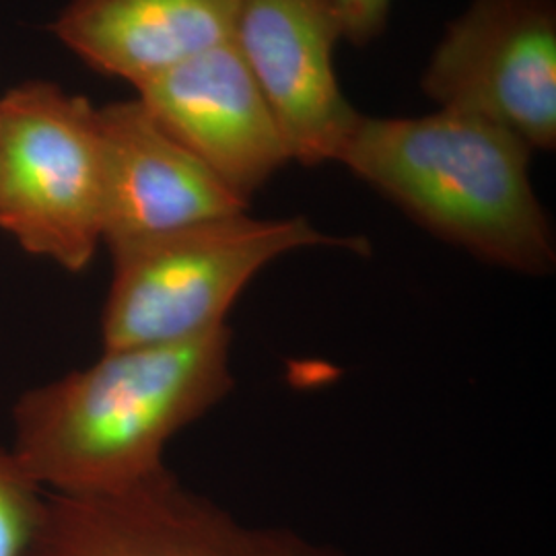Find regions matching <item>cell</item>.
I'll use <instances>...</instances> for the list:
<instances>
[{
    "label": "cell",
    "mask_w": 556,
    "mask_h": 556,
    "mask_svg": "<svg viewBox=\"0 0 556 556\" xmlns=\"http://www.w3.org/2000/svg\"><path fill=\"white\" fill-rule=\"evenodd\" d=\"M233 332L103 349L87 367L25 390L9 450L48 495L130 489L165 470L169 441L233 390Z\"/></svg>",
    "instance_id": "obj_1"
},
{
    "label": "cell",
    "mask_w": 556,
    "mask_h": 556,
    "mask_svg": "<svg viewBox=\"0 0 556 556\" xmlns=\"http://www.w3.org/2000/svg\"><path fill=\"white\" fill-rule=\"evenodd\" d=\"M532 147L486 119L439 110L358 118L338 163L410 219L475 258L528 277L555 268V236L532 178Z\"/></svg>",
    "instance_id": "obj_2"
},
{
    "label": "cell",
    "mask_w": 556,
    "mask_h": 556,
    "mask_svg": "<svg viewBox=\"0 0 556 556\" xmlns=\"http://www.w3.org/2000/svg\"><path fill=\"white\" fill-rule=\"evenodd\" d=\"M105 248L112 278L101 309L103 349L169 344L219 328L256 275L291 252H369L365 239L330 236L305 217L248 213Z\"/></svg>",
    "instance_id": "obj_3"
},
{
    "label": "cell",
    "mask_w": 556,
    "mask_h": 556,
    "mask_svg": "<svg viewBox=\"0 0 556 556\" xmlns=\"http://www.w3.org/2000/svg\"><path fill=\"white\" fill-rule=\"evenodd\" d=\"M0 231L73 275L103 245L98 108L52 80L0 98Z\"/></svg>",
    "instance_id": "obj_4"
},
{
    "label": "cell",
    "mask_w": 556,
    "mask_h": 556,
    "mask_svg": "<svg viewBox=\"0 0 556 556\" xmlns=\"http://www.w3.org/2000/svg\"><path fill=\"white\" fill-rule=\"evenodd\" d=\"M27 556H346L285 526L239 519L169 468L110 495H48Z\"/></svg>",
    "instance_id": "obj_5"
},
{
    "label": "cell",
    "mask_w": 556,
    "mask_h": 556,
    "mask_svg": "<svg viewBox=\"0 0 556 556\" xmlns=\"http://www.w3.org/2000/svg\"><path fill=\"white\" fill-rule=\"evenodd\" d=\"M441 110L556 147L555 0H472L450 23L422 75Z\"/></svg>",
    "instance_id": "obj_6"
},
{
    "label": "cell",
    "mask_w": 556,
    "mask_h": 556,
    "mask_svg": "<svg viewBox=\"0 0 556 556\" xmlns=\"http://www.w3.org/2000/svg\"><path fill=\"white\" fill-rule=\"evenodd\" d=\"M236 46L268 101L291 161L340 160L357 126L334 66L344 23L337 0H239Z\"/></svg>",
    "instance_id": "obj_7"
},
{
    "label": "cell",
    "mask_w": 556,
    "mask_h": 556,
    "mask_svg": "<svg viewBox=\"0 0 556 556\" xmlns=\"http://www.w3.org/2000/svg\"><path fill=\"white\" fill-rule=\"evenodd\" d=\"M137 91L153 118L248 202L291 163L277 118L233 40Z\"/></svg>",
    "instance_id": "obj_8"
},
{
    "label": "cell",
    "mask_w": 556,
    "mask_h": 556,
    "mask_svg": "<svg viewBox=\"0 0 556 556\" xmlns=\"http://www.w3.org/2000/svg\"><path fill=\"white\" fill-rule=\"evenodd\" d=\"M103 245L248 213L241 199L137 100L98 108Z\"/></svg>",
    "instance_id": "obj_9"
},
{
    "label": "cell",
    "mask_w": 556,
    "mask_h": 556,
    "mask_svg": "<svg viewBox=\"0 0 556 556\" xmlns=\"http://www.w3.org/2000/svg\"><path fill=\"white\" fill-rule=\"evenodd\" d=\"M239 0H71L54 34L101 75L135 89L233 38Z\"/></svg>",
    "instance_id": "obj_10"
},
{
    "label": "cell",
    "mask_w": 556,
    "mask_h": 556,
    "mask_svg": "<svg viewBox=\"0 0 556 556\" xmlns=\"http://www.w3.org/2000/svg\"><path fill=\"white\" fill-rule=\"evenodd\" d=\"M46 501L48 493L23 472L9 445H0V556H27Z\"/></svg>",
    "instance_id": "obj_11"
},
{
    "label": "cell",
    "mask_w": 556,
    "mask_h": 556,
    "mask_svg": "<svg viewBox=\"0 0 556 556\" xmlns=\"http://www.w3.org/2000/svg\"><path fill=\"white\" fill-rule=\"evenodd\" d=\"M392 0H337L344 23V40L357 48L379 38L386 29Z\"/></svg>",
    "instance_id": "obj_12"
}]
</instances>
